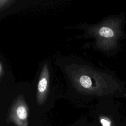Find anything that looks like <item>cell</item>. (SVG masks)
<instances>
[{
    "instance_id": "cell-5",
    "label": "cell",
    "mask_w": 126,
    "mask_h": 126,
    "mask_svg": "<svg viewBox=\"0 0 126 126\" xmlns=\"http://www.w3.org/2000/svg\"><path fill=\"white\" fill-rule=\"evenodd\" d=\"M100 122L102 126H110V121L109 120L103 116L100 117Z\"/></svg>"
},
{
    "instance_id": "cell-3",
    "label": "cell",
    "mask_w": 126,
    "mask_h": 126,
    "mask_svg": "<svg viewBox=\"0 0 126 126\" xmlns=\"http://www.w3.org/2000/svg\"><path fill=\"white\" fill-rule=\"evenodd\" d=\"M53 66L49 60L38 63L35 77L31 84L32 100L39 107L63 93L55 75Z\"/></svg>"
},
{
    "instance_id": "cell-1",
    "label": "cell",
    "mask_w": 126,
    "mask_h": 126,
    "mask_svg": "<svg viewBox=\"0 0 126 126\" xmlns=\"http://www.w3.org/2000/svg\"><path fill=\"white\" fill-rule=\"evenodd\" d=\"M54 64L62 72L66 84V94L71 98H99L113 95L117 82L108 71L94 66L83 58L60 56Z\"/></svg>"
},
{
    "instance_id": "cell-2",
    "label": "cell",
    "mask_w": 126,
    "mask_h": 126,
    "mask_svg": "<svg viewBox=\"0 0 126 126\" xmlns=\"http://www.w3.org/2000/svg\"><path fill=\"white\" fill-rule=\"evenodd\" d=\"M77 28L84 31L82 38L93 39L94 49L105 54L116 50L122 36L120 19L116 17H107L95 24H80Z\"/></svg>"
},
{
    "instance_id": "cell-4",
    "label": "cell",
    "mask_w": 126,
    "mask_h": 126,
    "mask_svg": "<svg viewBox=\"0 0 126 126\" xmlns=\"http://www.w3.org/2000/svg\"><path fill=\"white\" fill-rule=\"evenodd\" d=\"M15 83L11 69L8 65L4 57L1 56L0 58V90L12 87Z\"/></svg>"
}]
</instances>
